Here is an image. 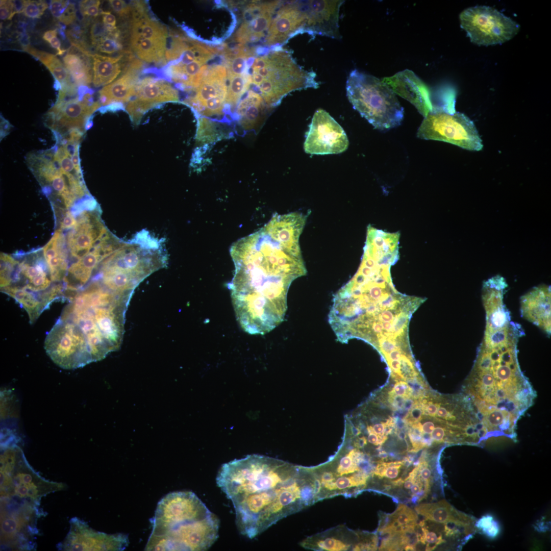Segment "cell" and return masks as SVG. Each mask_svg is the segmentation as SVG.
Returning a JSON list of instances; mask_svg holds the SVG:
<instances>
[{"mask_svg":"<svg viewBox=\"0 0 551 551\" xmlns=\"http://www.w3.org/2000/svg\"><path fill=\"white\" fill-rule=\"evenodd\" d=\"M70 530L59 549L67 551L122 550L129 544L128 535L107 534L90 528L77 517L70 521Z\"/></svg>","mask_w":551,"mask_h":551,"instance_id":"obj_16","label":"cell"},{"mask_svg":"<svg viewBox=\"0 0 551 551\" xmlns=\"http://www.w3.org/2000/svg\"><path fill=\"white\" fill-rule=\"evenodd\" d=\"M239 102L236 114L245 130L254 129L261 121L268 107L259 94L249 89Z\"/></svg>","mask_w":551,"mask_h":551,"instance_id":"obj_29","label":"cell"},{"mask_svg":"<svg viewBox=\"0 0 551 551\" xmlns=\"http://www.w3.org/2000/svg\"><path fill=\"white\" fill-rule=\"evenodd\" d=\"M423 415L421 405L419 400L416 399L412 407L406 415L404 418L405 422L409 425H411L419 422L422 419Z\"/></svg>","mask_w":551,"mask_h":551,"instance_id":"obj_44","label":"cell"},{"mask_svg":"<svg viewBox=\"0 0 551 551\" xmlns=\"http://www.w3.org/2000/svg\"><path fill=\"white\" fill-rule=\"evenodd\" d=\"M121 35V31L118 28L101 38L92 45L97 52L107 55L124 54L127 52L123 51Z\"/></svg>","mask_w":551,"mask_h":551,"instance_id":"obj_35","label":"cell"},{"mask_svg":"<svg viewBox=\"0 0 551 551\" xmlns=\"http://www.w3.org/2000/svg\"><path fill=\"white\" fill-rule=\"evenodd\" d=\"M58 33L57 29L48 30L44 33L42 38L48 42L53 38L57 36Z\"/></svg>","mask_w":551,"mask_h":551,"instance_id":"obj_55","label":"cell"},{"mask_svg":"<svg viewBox=\"0 0 551 551\" xmlns=\"http://www.w3.org/2000/svg\"><path fill=\"white\" fill-rule=\"evenodd\" d=\"M150 522L145 550H206L218 537L219 519L192 491L167 494Z\"/></svg>","mask_w":551,"mask_h":551,"instance_id":"obj_4","label":"cell"},{"mask_svg":"<svg viewBox=\"0 0 551 551\" xmlns=\"http://www.w3.org/2000/svg\"><path fill=\"white\" fill-rule=\"evenodd\" d=\"M70 4L68 1L53 0L50 3L51 13L56 20L60 21Z\"/></svg>","mask_w":551,"mask_h":551,"instance_id":"obj_45","label":"cell"},{"mask_svg":"<svg viewBox=\"0 0 551 551\" xmlns=\"http://www.w3.org/2000/svg\"><path fill=\"white\" fill-rule=\"evenodd\" d=\"M7 121L3 117H1V130H2V132L1 133V135L2 134V136L1 137H4V134H5V136L6 135L7 131L9 130L10 125L9 123L7 124Z\"/></svg>","mask_w":551,"mask_h":551,"instance_id":"obj_57","label":"cell"},{"mask_svg":"<svg viewBox=\"0 0 551 551\" xmlns=\"http://www.w3.org/2000/svg\"><path fill=\"white\" fill-rule=\"evenodd\" d=\"M343 1H305L307 19L305 33L339 39V15Z\"/></svg>","mask_w":551,"mask_h":551,"instance_id":"obj_22","label":"cell"},{"mask_svg":"<svg viewBox=\"0 0 551 551\" xmlns=\"http://www.w3.org/2000/svg\"><path fill=\"white\" fill-rule=\"evenodd\" d=\"M283 1H255L244 8L242 20L234 35L240 44L254 43L265 38L275 14Z\"/></svg>","mask_w":551,"mask_h":551,"instance_id":"obj_20","label":"cell"},{"mask_svg":"<svg viewBox=\"0 0 551 551\" xmlns=\"http://www.w3.org/2000/svg\"><path fill=\"white\" fill-rule=\"evenodd\" d=\"M230 252L235 270L228 287L237 321L249 334H265L283 322L290 286L307 273L299 244L261 228Z\"/></svg>","mask_w":551,"mask_h":551,"instance_id":"obj_1","label":"cell"},{"mask_svg":"<svg viewBox=\"0 0 551 551\" xmlns=\"http://www.w3.org/2000/svg\"><path fill=\"white\" fill-rule=\"evenodd\" d=\"M417 136L448 142L469 151H481L482 140L472 120L464 114L435 107L424 116Z\"/></svg>","mask_w":551,"mask_h":551,"instance_id":"obj_9","label":"cell"},{"mask_svg":"<svg viewBox=\"0 0 551 551\" xmlns=\"http://www.w3.org/2000/svg\"><path fill=\"white\" fill-rule=\"evenodd\" d=\"M48 7L44 1H25L22 13L28 18H39Z\"/></svg>","mask_w":551,"mask_h":551,"instance_id":"obj_38","label":"cell"},{"mask_svg":"<svg viewBox=\"0 0 551 551\" xmlns=\"http://www.w3.org/2000/svg\"><path fill=\"white\" fill-rule=\"evenodd\" d=\"M100 15L102 17V22L106 26L115 28H117V20L115 16L108 11H101Z\"/></svg>","mask_w":551,"mask_h":551,"instance_id":"obj_50","label":"cell"},{"mask_svg":"<svg viewBox=\"0 0 551 551\" xmlns=\"http://www.w3.org/2000/svg\"><path fill=\"white\" fill-rule=\"evenodd\" d=\"M169 35L167 28L149 14L144 2H133L129 41L138 59L154 64L163 61Z\"/></svg>","mask_w":551,"mask_h":551,"instance_id":"obj_10","label":"cell"},{"mask_svg":"<svg viewBox=\"0 0 551 551\" xmlns=\"http://www.w3.org/2000/svg\"><path fill=\"white\" fill-rule=\"evenodd\" d=\"M122 244L108 232L88 253L69 265L63 281L66 291L73 293L81 290L102 261Z\"/></svg>","mask_w":551,"mask_h":551,"instance_id":"obj_18","label":"cell"},{"mask_svg":"<svg viewBox=\"0 0 551 551\" xmlns=\"http://www.w3.org/2000/svg\"><path fill=\"white\" fill-rule=\"evenodd\" d=\"M79 145H78L77 146V147H76V149H75L73 154L72 155V156H71V160H72V163L73 164V165H74L76 171H77V172L80 176H82V172H81V170L79 157Z\"/></svg>","mask_w":551,"mask_h":551,"instance_id":"obj_52","label":"cell"},{"mask_svg":"<svg viewBox=\"0 0 551 551\" xmlns=\"http://www.w3.org/2000/svg\"><path fill=\"white\" fill-rule=\"evenodd\" d=\"M418 525L420 527L424 537L426 544L425 550H432L438 545L445 542V540L443 539L441 534L437 535L435 532L428 530L424 520L420 521Z\"/></svg>","mask_w":551,"mask_h":551,"instance_id":"obj_40","label":"cell"},{"mask_svg":"<svg viewBox=\"0 0 551 551\" xmlns=\"http://www.w3.org/2000/svg\"><path fill=\"white\" fill-rule=\"evenodd\" d=\"M1 444V498L37 506L43 496L65 488L63 483L46 480L27 461L14 436L3 437Z\"/></svg>","mask_w":551,"mask_h":551,"instance_id":"obj_7","label":"cell"},{"mask_svg":"<svg viewBox=\"0 0 551 551\" xmlns=\"http://www.w3.org/2000/svg\"><path fill=\"white\" fill-rule=\"evenodd\" d=\"M128 53L116 56L92 53L93 85L98 88L113 82L129 63L126 65L124 62V55Z\"/></svg>","mask_w":551,"mask_h":551,"instance_id":"obj_28","label":"cell"},{"mask_svg":"<svg viewBox=\"0 0 551 551\" xmlns=\"http://www.w3.org/2000/svg\"><path fill=\"white\" fill-rule=\"evenodd\" d=\"M216 122L206 117L201 116L197 119L195 139L201 144L212 143L223 137Z\"/></svg>","mask_w":551,"mask_h":551,"instance_id":"obj_36","label":"cell"},{"mask_svg":"<svg viewBox=\"0 0 551 551\" xmlns=\"http://www.w3.org/2000/svg\"><path fill=\"white\" fill-rule=\"evenodd\" d=\"M342 528L338 527L330 530L326 533L316 535L307 538L302 542V546L315 550L340 551L347 550L351 546L343 538L341 534Z\"/></svg>","mask_w":551,"mask_h":551,"instance_id":"obj_33","label":"cell"},{"mask_svg":"<svg viewBox=\"0 0 551 551\" xmlns=\"http://www.w3.org/2000/svg\"><path fill=\"white\" fill-rule=\"evenodd\" d=\"M227 93L225 108L233 111L249 90L251 78L248 71L240 75L227 76Z\"/></svg>","mask_w":551,"mask_h":551,"instance_id":"obj_34","label":"cell"},{"mask_svg":"<svg viewBox=\"0 0 551 551\" xmlns=\"http://www.w3.org/2000/svg\"><path fill=\"white\" fill-rule=\"evenodd\" d=\"M0 18L2 20H10L14 16L12 1L1 0Z\"/></svg>","mask_w":551,"mask_h":551,"instance_id":"obj_47","label":"cell"},{"mask_svg":"<svg viewBox=\"0 0 551 551\" xmlns=\"http://www.w3.org/2000/svg\"><path fill=\"white\" fill-rule=\"evenodd\" d=\"M525 335L514 321L485 329L472 368L462 389L487 439H516L518 420L533 405L536 393L522 372L517 344Z\"/></svg>","mask_w":551,"mask_h":551,"instance_id":"obj_2","label":"cell"},{"mask_svg":"<svg viewBox=\"0 0 551 551\" xmlns=\"http://www.w3.org/2000/svg\"><path fill=\"white\" fill-rule=\"evenodd\" d=\"M38 512V507L32 505L1 500V549L33 548Z\"/></svg>","mask_w":551,"mask_h":551,"instance_id":"obj_12","label":"cell"},{"mask_svg":"<svg viewBox=\"0 0 551 551\" xmlns=\"http://www.w3.org/2000/svg\"><path fill=\"white\" fill-rule=\"evenodd\" d=\"M307 19L305 1H283L265 38V47L281 46L294 36L305 33Z\"/></svg>","mask_w":551,"mask_h":551,"instance_id":"obj_17","label":"cell"},{"mask_svg":"<svg viewBox=\"0 0 551 551\" xmlns=\"http://www.w3.org/2000/svg\"><path fill=\"white\" fill-rule=\"evenodd\" d=\"M91 54L87 49L71 44L63 58L64 65L77 86H88L92 81Z\"/></svg>","mask_w":551,"mask_h":551,"instance_id":"obj_27","label":"cell"},{"mask_svg":"<svg viewBox=\"0 0 551 551\" xmlns=\"http://www.w3.org/2000/svg\"><path fill=\"white\" fill-rule=\"evenodd\" d=\"M48 43H49L53 48L56 49L57 51V54L58 55H63L66 52L65 50L61 49V42L57 36L53 38Z\"/></svg>","mask_w":551,"mask_h":551,"instance_id":"obj_53","label":"cell"},{"mask_svg":"<svg viewBox=\"0 0 551 551\" xmlns=\"http://www.w3.org/2000/svg\"><path fill=\"white\" fill-rule=\"evenodd\" d=\"M258 51L249 60L250 89L259 94L268 108L277 106L291 92L318 87L315 73L300 66L289 51L281 46Z\"/></svg>","mask_w":551,"mask_h":551,"instance_id":"obj_5","label":"cell"},{"mask_svg":"<svg viewBox=\"0 0 551 551\" xmlns=\"http://www.w3.org/2000/svg\"><path fill=\"white\" fill-rule=\"evenodd\" d=\"M60 230L72 229L75 225L77 219L72 213L66 209L53 207Z\"/></svg>","mask_w":551,"mask_h":551,"instance_id":"obj_39","label":"cell"},{"mask_svg":"<svg viewBox=\"0 0 551 551\" xmlns=\"http://www.w3.org/2000/svg\"><path fill=\"white\" fill-rule=\"evenodd\" d=\"M23 49L47 67L55 80L60 82L61 89H69L77 87L65 65L55 55L37 49L30 45L23 47Z\"/></svg>","mask_w":551,"mask_h":551,"instance_id":"obj_31","label":"cell"},{"mask_svg":"<svg viewBox=\"0 0 551 551\" xmlns=\"http://www.w3.org/2000/svg\"><path fill=\"white\" fill-rule=\"evenodd\" d=\"M66 239L62 230L57 229L43 248V256L54 283L64 281L68 268Z\"/></svg>","mask_w":551,"mask_h":551,"instance_id":"obj_26","label":"cell"},{"mask_svg":"<svg viewBox=\"0 0 551 551\" xmlns=\"http://www.w3.org/2000/svg\"><path fill=\"white\" fill-rule=\"evenodd\" d=\"M349 142L341 126L325 110L314 113L304 143V149L311 155H329L346 151Z\"/></svg>","mask_w":551,"mask_h":551,"instance_id":"obj_14","label":"cell"},{"mask_svg":"<svg viewBox=\"0 0 551 551\" xmlns=\"http://www.w3.org/2000/svg\"><path fill=\"white\" fill-rule=\"evenodd\" d=\"M169 38L161 74L181 89L193 91L220 51L187 34L170 32Z\"/></svg>","mask_w":551,"mask_h":551,"instance_id":"obj_8","label":"cell"},{"mask_svg":"<svg viewBox=\"0 0 551 551\" xmlns=\"http://www.w3.org/2000/svg\"><path fill=\"white\" fill-rule=\"evenodd\" d=\"M416 513L427 520L445 524L448 522L473 523L471 517L455 509L445 500L433 503L420 504L415 508Z\"/></svg>","mask_w":551,"mask_h":551,"instance_id":"obj_30","label":"cell"},{"mask_svg":"<svg viewBox=\"0 0 551 551\" xmlns=\"http://www.w3.org/2000/svg\"><path fill=\"white\" fill-rule=\"evenodd\" d=\"M386 526L380 530L382 533L394 534L414 531L416 525V512L407 506L399 504L397 509L388 516Z\"/></svg>","mask_w":551,"mask_h":551,"instance_id":"obj_32","label":"cell"},{"mask_svg":"<svg viewBox=\"0 0 551 551\" xmlns=\"http://www.w3.org/2000/svg\"><path fill=\"white\" fill-rule=\"evenodd\" d=\"M367 430L368 433L367 441L372 444L374 445H381L387 439V437H380L374 433L371 429V425L368 426Z\"/></svg>","mask_w":551,"mask_h":551,"instance_id":"obj_51","label":"cell"},{"mask_svg":"<svg viewBox=\"0 0 551 551\" xmlns=\"http://www.w3.org/2000/svg\"><path fill=\"white\" fill-rule=\"evenodd\" d=\"M461 28L470 41L478 45L503 43L513 38L519 25L510 17L486 6H476L463 10L459 16Z\"/></svg>","mask_w":551,"mask_h":551,"instance_id":"obj_11","label":"cell"},{"mask_svg":"<svg viewBox=\"0 0 551 551\" xmlns=\"http://www.w3.org/2000/svg\"><path fill=\"white\" fill-rule=\"evenodd\" d=\"M522 317L538 327L548 337L551 334V293L549 286L533 288L520 297Z\"/></svg>","mask_w":551,"mask_h":551,"instance_id":"obj_24","label":"cell"},{"mask_svg":"<svg viewBox=\"0 0 551 551\" xmlns=\"http://www.w3.org/2000/svg\"><path fill=\"white\" fill-rule=\"evenodd\" d=\"M227 70L224 63L211 65L194 89L193 95L183 103L204 117L221 115L227 93Z\"/></svg>","mask_w":551,"mask_h":551,"instance_id":"obj_13","label":"cell"},{"mask_svg":"<svg viewBox=\"0 0 551 551\" xmlns=\"http://www.w3.org/2000/svg\"><path fill=\"white\" fill-rule=\"evenodd\" d=\"M346 91L353 108L374 128L385 131L401 124L404 108L382 80L355 69L347 77Z\"/></svg>","mask_w":551,"mask_h":551,"instance_id":"obj_6","label":"cell"},{"mask_svg":"<svg viewBox=\"0 0 551 551\" xmlns=\"http://www.w3.org/2000/svg\"><path fill=\"white\" fill-rule=\"evenodd\" d=\"M403 461L390 462H380L372 472V474L379 478H386L388 479H395L399 474Z\"/></svg>","mask_w":551,"mask_h":551,"instance_id":"obj_37","label":"cell"},{"mask_svg":"<svg viewBox=\"0 0 551 551\" xmlns=\"http://www.w3.org/2000/svg\"><path fill=\"white\" fill-rule=\"evenodd\" d=\"M143 68V62L132 59L121 76L99 91V103L104 107L112 104H127L134 96Z\"/></svg>","mask_w":551,"mask_h":551,"instance_id":"obj_23","label":"cell"},{"mask_svg":"<svg viewBox=\"0 0 551 551\" xmlns=\"http://www.w3.org/2000/svg\"><path fill=\"white\" fill-rule=\"evenodd\" d=\"M367 443V439L365 437H358L355 441L354 445L357 448H361Z\"/></svg>","mask_w":551,"mask_h":551,"instance_id":"obj_56","label":"cell"},{"mask_svg":"<svg viewBox=\"0 0 551 551\" xmlns=\"http://www.w3.org/2000/svg\"><path fill=\"white\" fill-rule=\"evenodd\" d=\"M180 101L178 90L164 78L146 76L140 78L133 97L125 105L134 125H138L151 109L166 103Z\"/></svg>","mask_w":551,"mask_h":551,"instance_id":"obj_15","label":"cell"},{"mask_svg":"<svg viewBox=\"0 0 551 551\" xmlns=\"http://www.w3.org/2000/svg\"><path fill=\"white\" fill-rule=\"evenodd\" d=\"M297 468L256 454L222 464L216 484L230 499L239 532L252 539L307 504Z\"/></svg>","mask_w":551,"mask_h":551,"instance_id":"obj_3","label":"cell"},{"mask_svg":"<svg viewBox=\"0 0 551 551\" xmlns=\"http://www.w3.org/2000/svg\"><path fill=\"white\" fill-rule=\"evenodd\" d=\"M99 102L89 104L80 101L78 96L73 98L56 103L47 113V126L56 135L68 134L73 130L84 132L92 114L101 108Z\"/></svg>","mask_w":551,"mask_h":551,"instance_id":"obj_19","label":"cell"},{"mask_svg":"<svg viewBox=\"0 0 551 551\" xmlns=\"http://www.w3.org/2000/svg\"><path fill=\"white\" fill-rule=\"evenodd\" d=\"M493 519L494 518L492 515L490 514H485L475 521V527L483 533L490 526Z\"/></svg>","mask_w":551,"mask_h":551,"instance_id":"obj_49","label":"cell"},{"mask_svg":"<svg viewBox=\"0 0 551 551\" xmlns=\"http://www.w3.org/2000/svg\"><path fill=\"white\" fill-rule=\"evenodd\" d=\"M95 210H85L77 218L66 237L70 256L79 259L88 253L108 232Z\"/></svg>","mask_w":551,"mask_h":551,"instance_id":"obj_21","label":"cell"},{"mask_svg":"<svg viewBox=\"0 0 551 551\" xmlns=\"http://www.w3.org/2000/svg\"><path fill=\"white\" fill-rule=\"evenodd\" d=\"M382 81L414 105L424 117L433 108L427 87L412 71L405 70Z\"/></svg>","mask_w":551,"mask_h":551,"instance_id":"obj_25","label":"cell"},{"mask_svg":"<svg viewBox=\"0 0 551 551\" xmlns=\"http://www.w3.org/2000/svg\"><path fill=\"white\" fill-rule=\"evenodd\" d=\"M112 10L121 17L131 16L133 10V4L131 5L122 0H110L108 1Z\"/></svg>","mask_w":551,"mask_h":551,"instance_id":"obj_42","label":"cell"},{"mask_svg":"<svg viewBox=\"0 0 551 551\" xmlns=\"http://www.w3.org/2000/svg\"><path fill=\"white\" fill-rule=\"evenodd\" d=\"M500 530L499 522L494 519L490 526L482 533L488 539L493 540L498 536L500 533Z\"/></svg>","mask_w":551,"mask_h":551,"instance_id":"obj_48","label":"cell"},{"mask_svg":"<svg viewBox=\"0 0 551 551\" xmlns=\"http://www.w3.org/2000/svg\"><path fill=\"white\" fill-rule=\"evenodd\" d=\"M100 1H82L80 2L81 14L84 17L96 18L101 14Z\"/></svg>","mask_w":551,"mask_h":551,"instance_id":"obj_41","label":"cell"},{"mask_svg":"<svg viewBox=\"0 0 551 551\" xmlns=\"http://www.w3.org/2000/svg\"><path fill=\"white\" fill-rule=\"evenodd\" d=\"M388 395L402 396L407 398L414 397L411 387L407 382L402 380L397 381L392 389L389 391Z\"/></svg>","mask_w":551,"mask_h":551,"instance_id":"obj_43","label":"cell"},{"mask_svg":"<svg viewBox=\"0 0 551 551\" xmlns=\"http://www.w3.org/2000/svg\"><path fill=\"white\" fill-rule=\"evenodd\" d=\"M13 4V15L22 13L24 7L25 1H12Z\"/></svg>","mask_w":551,"mask_h":551,"instance_id":"obj_54","label":"cell"},{"mask_svg":"<svg viewBox=\"0 0 551 551\" xmlns=\"http://www.w3.org/2000/svg\"><path fill=\"white\" fill-rule=\"evenodd\" d=\"M418 473L423 482L425 489L429 492L430 488V483L432 476V472L430 466L427 462L421 461L417 466Z\"/></svg>","mask_w":551,"mask_h":551,"instance_id":"obj_46","label":"cell"}]
</instances>
